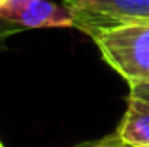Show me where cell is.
Listing matches in <instances>:
<instances>
[{"mask_svg":"<svg viewBox=\"0 0 149 147\" xmlns=\"http://www.w3.org/2000/svg\"><path fill=\"white\" fill-rule=\"evenodd\" d=\"M90 38L102 61L128 83V88L149 85V21L104 28Z\"/></svg>","mask_w":149,"mask_h":147,"instance_id":"6da1fadb","label":"cell"},{"mask_svg":"<svg viewBox=\"0 0 149 147\" xmlns=\"http://www.w3.org/2000/svg\"><path fill=\"white\" fill-rule=\"evenodd\" d=\"M74 28L90 37L94 31L125 23L149 21V0H63Z\"/></svg>","mask_w":149,"mask_h":147,"instance_id":"7a4b0ae2","label":"cell"},{"mask_svg":"<svg viewBox=\"0 0 149 147\" xmlns=\"http://www.w3.org/2000/svg\"><path fill=\"white\" fill-rule=\"evenodd\" d=\"M114 135L128 147H149V101L128 94L127 111Z\"/></svg>","mask_w":149,"mask_h":147,"instance_id":"3957f363","label":"cell"},{"mask_svg":"<svg viewBox=\"0 0 149 147\" xmlns=\"http://www.w3.org/2000/svg\"><path fill=\"white\" fill-rule=\"evenodd\" d=\"M14 23L23 26L24 30L35 28H74L71 12L56 2L50 0H33L16 16H12Z\"/></svg>","mask_w":149,"mask_h":147,"instance_id":"277c9868","label":"cell"},{"mask_svg":"<svg viewBox=\"0 0 149 147\" xmlns=\"http://www.w3.org/2000/svg\"><path fill=\"white\" fill-rule=\"evenodd\" d=\"M23 30H24V28H23V26H19L17 23L0 17V50H3V49H5V43H7V40H9V38L14 37V35H17V33H19V31H23Z\"/></svg>","mask_w":149,"mask_h":147,"instance_id":"5b68a950","label":"cell"},{"mask_svg":"<svg viewBox=\"0 0 149 147\" xmlns=\"http://www.w3.org/2000/svg\"><path fill=\"white\" fill-rule=\"evenodd\" d=\"M33 0H7V3H5V7L0 10V17H3V19H12V16H16L19 10H23L26 5H30Z\"/></svg>","mask_w":149,"mask_h":147,"instance_id":"8992f818","label":"cell"},{"mask_svg":"<svg viewBox=\"0 0 149 147\" xmlns=\"http://www.w3.org/2000/svg\"><path fill=\"white\" fill-rule=\"evenodd\" d=\"M94 147H128V146H125V144L113 133L109 137H104V139H101V140H95V142H94Z\"/></svg>","mask_w":149,"mask_h":147,"instance_id":"52a82bcc","label":"cell"},{"mask_svg":"<svg viewBox=\"0 0 149 147\" xmlns=\"http://www.w3.org/2000/svg\"><path fill=\"white\" fill-rule=\"evenodd\" d=\"M130 94L149 101V85H135V87H130Z\"/></svg>","mask_w":149,"mask_h":147,"instance_id":"ba28073f","label":"cell"},{"mask_svg":"<svg viewBox=\"0 0 149 147\" xmlns=\"http://www.w3.org/2000/svg\"><path fill=\"white\" fill-rule=\"evenodd\" d=\"M5 3H7V0H0V10L5 7Z\"/></svg>","mask_w":149,"mask_h":147,"instance_id":"9c48e42d","label":"cell"},{"mask_svg":"<svg viewBox=\"0 0 149 147\" xmlns=\"http://www.w3.org/2000/svg\"><path fill=\"white\" fill-rule=\"evenodd\" d=\"M80 147H94V142H90V144H83V146H80Z\"/></svg>","mask_w":149,"mask_h":147,"instance_id":"30bf717a","label":"cell"},{"mask_svg":"<svg viewBox=\"0 0 149 147\" xmlns=\"http://www.w3.org/2000/svg\"><path fill=\"white\" fill-rule=\"evenodd\" d=\"M0 147H3V144H2V142H0Z\"/></svg>","mask_w":149,"mask_h":147,"instance_id":"8fae6325","label":"cell"}]
</instances>
